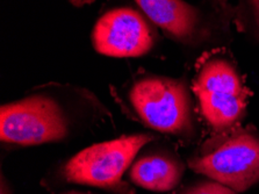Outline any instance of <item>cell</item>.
<instances>
[{
  "instance_id": "8",
  "label": "cell",
  "mask_w": 259,
  "mask_h": 194,
  "mask_svg": "<svg viewBox=\"0 0 259 194\" xmlns=\"http://www.w3.org/2000/svg\"><path fill=\"white\" fill-rule=\"evenodd\" d=\"M194 92L208 91L238 97H248L242 79L228 61L223 58L209 59L199 70L193 85Z\"/></svg>"
},
{
  "instance_id": "3",
  "label": "cell",
  "mask_w": 259,
  "mask_h": 194,
  "mask_svg": "<svg viewBox=\"0 0 259 194\" xmlns=\"http://www.w3.org/2000/svg\"><path fill=\"white\" fill-rule=\"evenodd\" d=\"M151 140L140 134L89 146L69 161L64 175L72 183L109 187L119 183L136 153Z\"/></svg>"
},
{
  "instance_id": "5",
  "label": "cell",
  "mask_w": 259,
  "mask_h": 194,
  "mask_svg": "<svg viewBox=\"0 0 259 194\" xmlns=\"http://www.w3.org/2000/svg\"><path fill=\"white\" fill-rule=\"evenodd\" d=\"M93 46L112 57H136L154 46V35L145 20L132 9L107 12L94 26Z\"/></svg>"
},
{
  "instance_id": "4",
  "label": "cell",
  "mask_w": 259,
  "mask_h": 194,
  "mask_svg": "<svg viewBox=\"0 0 259 194\" xmlns=\"http://www.w3.org/2000/svg\"><path fill=\"white\" fill-rule=\"evenodd\" d=\"M2 140L23 145L58 141L68 133L65 118L56 101L30 97L2 107Z\"/></svg>"
},
{
  "instance_id": "11",
  "label": "cell",
  "mask_w": 259,
  "mask_h": 194,
  "mask_svg": "<svg viewBox=\"0 0 259 194\" xmlns=\"http://www.w3.org/2000/svg\"><path fill=\"white\" fill-rule=\"evenodd\" d=\"M251 4L253 5V9L256 11V14L258 17V21H259V0H250Z\"/></svg>"
},
{
  "instance_id": "12",
  "label": "cell",
  "mask_w": 259,
  "mask_h": 194,
  "mask_svg": "<svg viewBox=\"0 0 259 194\" xmlns=\"http://www.w3.org/2000/svg\"><path fill=\"white\" fill-rule=\"evenodd\" d=\"M71 194H74V193H71Z\"/></svg>"
},
{
  "instance_id": "10",
  "label": "cell",
  "mask_w": 259,
  "mask_h": 194,
  "mask_svg": "<svg viewBox=\"0 0 259 194\" xmlns=\"http://www.w3.org/2000/svg\"><path fill=\"white\" fill-rule=\"evenodd\" d=\"M185 194H236V192L234 189L213 180L198 184L194 187L188 189Z\"/></svg>"
},
{
  "instance_id": "6",
  "label": "cell",
  "mask_w": 259,
  "mask_h": 194,
  "mask_svg": "<svg viewBox=\"0 0 259 194\" xmlns=\"http://www.w3.org/2000/svg\"><path fill=\"white\" fill-rule=\"evenodd\" d=\"M147 17L178 40H187L198 26V12L183 0H135Z\"/></svg>"
},
{
  "instance_id": "1",
  "label": "cell",
  "mask_w": 259,
  "mask_h": 194,
  "mask_svg": "<svg viewBox=\"0 0 259 194\" xmlns=\"http://www.w3.org/2000/svg\"><path fill=\"white\" fill-rule=\"evenodd\" d=\"M188 164L235 192H244L259 183V134L231 130L207 142Z\"/></svg>"
},
{
  "instance_id": "2",
  "label": "cell",
  "mask_w": 259,
  "mask_h": 194,
  "mask_svg": "<svg viewBox=\"0 0 259 194\" xmlns=\"http://www.w3.org/2000/svg\"><path fill=\"white\" fill-rule=\"evenodd\" d=\"M131 101L141 119L152 128L176 135L190 133V99L182 82L144 78L133 86Z\"/></svg>"
},
{
  "instance_id": "7",
  "label": "cell",
  "mask_w": 259,
  "mask_h": 194,
  "mask_svg": "<svg viewBox=\"0 0 259 194\" xmlns=\"http://www.w3.org/2000/svg\"><path fill=\"white\" fill-rule=\"evenodd\" d=\"M182 176V165L160 156L142 158L133 166L131 172V177L135 184L157 192H166L175 188Z\"/></svg>"
},
{
  "instance_id": "9",
  "label": "cell",
  "mask_w": 259,
  "mask_h": 194,
  "mask_svg": "<svg viewBox=\"0 0 259 194\" xmlns=\"http://www.w3.org/2000/svg\"><path fill=\"white\" fill-rule=\"evenodd\" d=\"M200 109L208 124L218 130H228L244 113L246 97L197 91Z\"/></svg>"
}]
</instances>
